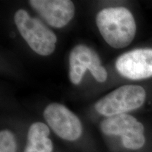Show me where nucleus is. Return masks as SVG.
<instances>
[{
	"label": "nucleus",
	"instance_id": "2",
	"mask_svg": "<svg viewBox=\"0 0 152 152\" xmlns=\"http://www.w3.org/2000/svg\"><path fill=\"white\" fill-rule=\"evenodd\" d=\"M14 21L19 33L35 53L48 56L54 52L56 36L40 20L30 16L24 9H19L15 14Z\"/></svg>",
	"mask_w": 152,
	"mask_h": 152
},
{
	"label": "nucleus",
	"instance_id": "6",
	"mask_svg": "<svg viewBox=\"0 0 152 152\" xmlns=\"http://www.w3.org/2000/svg\"><path fill=\"white\" fill-rule=\"evenodd\" d=\"M115 68L123 77L143 80L152 77V49H136L120 56Z\"/></svg>",
	"mask_w": 152,
	"mask_h": 152
},
{
	"label": "nucleus",
	"instance_id": "4",
	"mask_svg": "<svg viewBox=\"0 0 152 152\" xmlns=\"http://www.w3.org/2000/svg\"><path fill=\"white\" fill-rule=\"evenodd\" d=\"M43 116L49 128L61 140L75 143L83 139L84 128L80 120L65 106L49 104L44 111Z\"/></svg>",
	"mask_w": 152,
	"mask_h": 152
},
{
	"label": "nucleus",
	"instance_id": "3",
	"mask_svg": "<svg viewBox=\"0 0 152 152\" xmlns=\"http://www.w3.org/2000/svg\"><path fill=\"white\" fill-rule=\"evenodd\" d=\"M145 100L146 91L142 86L123 85L99 100L95 109L101 115L111 117L137 109Z\"/></svg>",
	"mask_w": 152,
	"mask_h": 152
},
{
	"label": "nucleus",
	"instance_id": "9",
	"mask_svg": "<svg viewBox=\"0 0 152 152\" xmlns=\"http://www.w3.org/2000/svg\"><path fill=\"white\" fill-rule=\"evenodd\" d=\"M50 132V128L45 123H32L27 132L23 152H53L54 144L49 137Z\"/></svg>",
	"mask_w": 152,
	"mask_h": 152
},
{
	"label": "nucleus",
	"instance_id": "1",
	"mask_svg": "<svg viewBox=\"0 0 152 152\" xmlns=\"http://www.w3.org/2000/svg\"><path fill=\"white\" fill-rule=\"evenodd\" d=\"M96 22L104 40L113 48L128 47L135 36V20L130 11L125 7L102 9L96 16Z\"/></svg>",
	"mask_w": 152,
	"mask_h": 152
},
{
	"label": "nucleus",
	"instance_id": "5",
	"mask_svg": "<svg viewBox=\"0 0 152 152\" xmlns=\"http://www.w3.org/2000/svg\"><path fill=\"white\" fill-rule=\"evenodd\" d=\"M87 70L99 83H104L107 79V72L101 64L98 54L89 47L78 45L72 49L69 56V78L71 83L80 84Z\"/></svg>",
	"mask_w": 152,
	"mask_h": 152
},
{
	"label": "nucleus",
	"instance_id": "11",
	"mask_svg": "<svg viewBox=\"0 0 152 152\" xmlns=\"http://www.w3.org/2000/svg\"><path fill=\"white\" fill-rule=\"evenodd\" d=\"M18 140L16 132L8 128L0 132V152H19Z\"/></svg>",
	"mask_w": 152,
	"mask_h": 152
},
{
	"label": "nucleus",
	"instance_id": "8",
	"mask_svg": "<svg viewBox=\"0 0 152 152\" xmlns=\"http://www.w3.org/2000/svg\"><path fill=\"white\" fill-rule=\"evenodd\" d=\"M99 128L102 134L107 138L117 137L128 131H145L140 121L127 113L107 117L101 122Z\"/></svg>",
	"mask_w": 152,
	"mask_h": 152
},
{
	"label": "nucleus",
	"instance_id": "7",
	"mask_svg": "<svg viewBox=\"0 0 152 152\" xmlns=\"http://www.w3.org/2000/svg\"><path fill=\"white\" fill-rule=\"evenodd\" d=\"M29 3L47 23L56 28L66 26L75 14V6L69 0H31Z\"/></svg>",
	"mask_w": 152,
	"mask_h": 152
},
{
	"label": "nucleus",
	"instance_id": "10",
	"mask_svg": "<svg viewBox=\"0 0 152 152\" xmlns=\"http://www.w3.org/2000/svg\"><path fill=\"white\" fill-rule=\"evenodd\" d=\"M145 131L132 130L109 139H118L120 147L127 151H137L143 149L147 142Z\"/></svg>",
	"mask_w": 152,
	"mask_h": 152
}]
</instances>
